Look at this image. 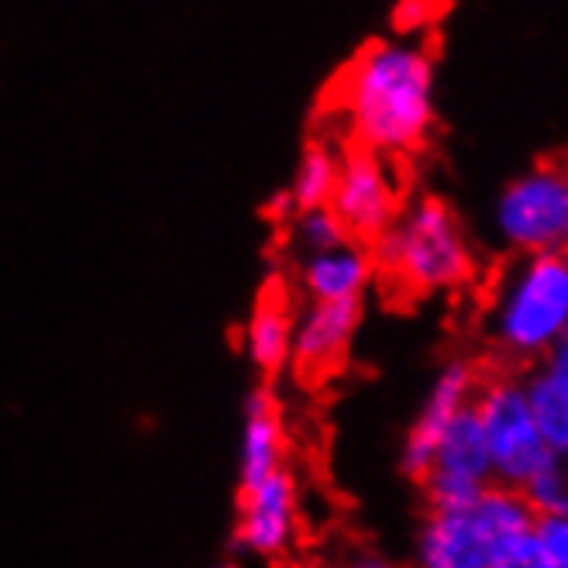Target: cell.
<instances>
[{"instance_id": "6da1fadb", "label": "cell", "mask_w": 568, "mask_h": 568, "mask_svg": "<svg viewBox=\"0 0 568 568\" xmlns=\"http://www.w3.org/2000/svg\"><path fill=\"white\" fill-rule=\"evenodd\" d=\"M438 70L417 39H376L345 65L334 100L352 131V145L393 162L420 152L438 124Z\"/></svg>"}, {"instance_id": "7a4b0ae2", "label": "cell", "mask_w": 568, "mask_h": 568, "mask_svg": "<svg viewBox=\"0 0 568 568\" xmlns=\"http://www.w3.org/2000/svg\"><path fill=\"white\" fill-rule=\"evenodd\" d=\"M486 342L499 362L534 369L568 334V255H517L499 270L489 307Z\"/></svg>"}, {"instance_id": "3957f363", "label": "cell", "mask_w": 568, "mask_h": 568, "mask_svg": "<svg viewBox=\"0 0 568 568\" xmlns=\"http://www.w3.org/2000/svg\"><path fill=\"white\" fill-rule=\"evenodd\" d=\"M376 270L407 293H452L476 276V252L458 214L442 196H417L404 204L393 227L373 245Z\"/></svg>"}, {"instance_id": "277c9868", "label": "cell", "mask_w": 568, "mask_h": 568, "mask_svg": "<svg viewBox=\"0 0 568 568\" xmlns=\"http://www.w3.org/2000/svg\"><path fill=\"white\" fill-rule=\"evenodd\" d=\"M538 524L520 489L489 486L479 504L455 514H427L417 527V568H493L496 551Z\"/></svg>"}, {"instance_id": "5b68a950", "label": "cell", "mask_w": 568, "mask_h": 568, "mask_svg": "<svg viewBox=\"0 0 568 568\" xmlns=\"http://www.w3.org/2000/svg\"><path fill=\"white\" fill-rule=\"evenodd\" d=\"M493 227L514 255H568V162L517 173L496 196Z\"/></svg>"}, {"instance_id": "8992f818", "label": "cell", "mask_w": 568, "mask_h": 568, "mask_svg": "<svg viewBox=\"0 0 568 568\" xmlns=\"http://www.w3.org/2000/svg\"><path fill=\"white\" fill-rule=\"evenodd\" d=\"M473 407L483 424V438L493 462V483L507 489H527V483L541 473L551 448L541 438V427L527 404L524 376L496 373L479 379Z\"/></svg>"}, {"instance_id": "52a82bcc", "label": "cell", "mask_w": 568, "mask_h": 568, "mask_svg": "<svg viewBox=\"0 0 568 568\" xmlns=\"http://www.w3.org/2000/svg\"><path fill=\"white\" fill-rule=\"evenodd\" d=\"M327 207L338 214L352 242L373 248L404 211V180H399L396 162L348 145L342 152L338 183H334Z\"/></svg>"}, {"instance_id": "ba28073f", "label": "cell", "mask_w": 568, "mask_h": 568, "mask_svg": "<svg viewBox=\"0 0 568 568\" xmlns=\"http://www.w3.org/2000/svg\"><path fill=\"white\" fill-rule=\"evenodd\" d=\"M493 486V462L483 438V424L476 407H465L445 438L434 448L430 469L420 479L427 514H455L479 504V496Z\"/></svg>"}, {"instance_id": "9c48e42d", "label": "cell", "mask_w": 568, "mask_h": 568, "mask_svg": "<svg viewBox=\"0 0 568 568\" xmlns=\"http://www.w3.org/2000/svg\"><path fill=\"white\" fill-rule=\"evenodd\" d=\"M479 379L483 376L476 369V362L465 355H455L442 365L410 430H407V438H404V455H399V469H404V476H410L414 483H420L427 476L434 448H438V442L445 438L452 420L476 399Z\"/></svg>"}, {"instance_id": "30bf717a", "label": "cell", "mask_w": 568, "mask_h": 568, "mask_svg": "<svg viewBox=\"0 0 568 568\" xmlns=\"http://www.w3.org/2000/svg\"><path fill=\"white\" fill-rule=\"evenodd\" d=\"M296 534V486L283 469L252 489H239L235 548L255 558H280Z\"/></svg>"}, {"instance_id": "8fae6325", "label": "cell", "mask_w": 568, "mask_h": 568, "mask_svg": "<svg viewBox=\"0 0 568 568\" xmlns=\"http://www.w3.org/2000/svg\"><path fill=\"white\" fill-rule=\"evenodd\" d=\"M358 321L362 300H352V304H311L293 324V369L304 379L331 376L345 362Z\"/></svg>"}, {"instance_id": "7c38bea8", "label": "cell", "mask_w": 568, "mask_h": 568, "mask_svg": "<svg viewBox=\"0 0 568 568\" xmlns=\"http://www.w3.org/2000/svg\"><path fill=\"white\" fill-rule=\"evenodd\" d=\"M286 434L280 399L270 386H255L245 396V424L239 448V489H252L270 476L283 473L286 465Z\"/></svg>"}, {"instance_id": "4fadbf2b", "label": "cell", "mask_w": 568, "mask_h": 568, "mask_svg": "<svg viewBox=\"0 0 568 568\" xmlns=\"http://www.w3.org/2000/svg\"><path fill=\"white\" fill-rule=\"evenodd\" d=\"M373 276V248L358 242H345L331 252L300 258V286L307 290L311 304H352V300H362Z\"/></svg>"}, {"instance_id": "5bb4252c", "label": "cell", "mask_w": 568, "mask_h": 568, "mask_svg": "<svg viewBox=\"0 0 568 568\" xmlns=\"http://www.w3.org/2000/svg\"><path fill=\"white\" fill-rule=\"evenodd\" d=\"M293 311L283 283H270L262 290L258 304L248 317V331H245V352L248 362L262 376H276L283 365H290V348H293Z\"/></svg>"}, {"instance_id": "9a60e30c", "label": "cell", "mask_w": 568, "mask_h": 568, "mask_svg": "<svg viewBox=\"0 0 568 568\" xmlns=\"http://www.w3.org/2000/svg\"><path fill=\"white\" fill-rule=\"evenodd\" d=\"M527 404L541 427V438L555 455H568V369L541 362L524 376Z\"/></svg>"}, {"instance_id": "2e32d148", "label": "cell", "mask_w": 568, "mask_h": 568, "mask_svg": "<svg viewBox=\"0 0 568 568\" xmlns=\"http://www.w3.org/2000/svg\"><path fill=\"white\" fill-rule=\"evenodd\" d=\"M338 162H342V152H334L331 142L317 139L304 149V155H300V162H296L293 183L286 190L293 214L331 204L334 183H338Z\"/></svg>"}, {"instance_id": "e0dca14e", "label": "cell", "mask_w": 568, "mask_h": 568, "mask_svg": "<svg viewBox=\"0 0 568 568\" xmlns=\"http://www.w3.org/2000/svg\"><path fill=\"white\" fill-rule=\"evenodd\" d=\"M290 239H293V245L300 252H304V258L307 255L331 252V248L352 242L345 224L338 221V214H334L331 207H314V211L293 214V221H290Z\"/></svg>"}, {"instance_id": "ac0fdd59", "label": "cell", "mask_w": 568, "mask_h": 568, "mask_svg": "<svg viewBox=\"0 0 568 568\" xmlns=\"http://www.w3.org/2000/svg\"><path fill=\"white\" fill-rule=\"evenodd\" d=\"M538 517H568V455H548L541 473L524 489Z\"/></svg>"}, {"instance_id": "d6986e66", "label": "cell", "mask_w": 568, "mask_h": 568, "mask_svg": "<svg viewBox=\"0 0 568 568\" xmlns=\"http://www.w3.org/2000/svg\"><path fill=\"white\" fill-rule=\"evenodd\" d=\"M493 568H555V561L545 551L538 534L527 530V534H517V538H510L504 548L496 551Z\"/></svg>"}, {"instance_id": "ffe728a7", "label": "cell", "mask_w": 568, "mask_h": 568, "mask_svg": "<svg viewBox=\"0 0 568 568\" xmlns=\"http://www.w3.org/2000/svg\"><path fill=\"white\" fill-rule=\"evenodd\" d=\"M534 534L541 538L555 568H568V517H538Z\"/></svg>"}, {"instance_id": "44dd1931", "label": "cell", "mask_w": 568, "mask_h": 568, "mask_svg": "<svg viewBox=\"0 0 568 568\" xmlns=\"http://www.w3.org/2000/svg\"><path fill=\"white\" fill-rule=\"evenodd\" d=\"M438 11V8H430V4H414V0H407V4H396L393 8V24H396V31L404 39H414L417 31L430 21V14Z\"/></svg>"}, {"instance_id": "7402d4cb", "label": "cell", "mask_w": 568, "mask_h": 568, "mask_svg": "<svg viewBox=\"0 0 568 568\" xmlns=\"http://www.w3.org/2000/svg\"><path fill=\"white\" fill-rule=\"evenodd\" d=\"M348 568H396V565L386 555H379V551H358Z\"/></svg>"}, {"instance_id": "603a6c76", "label": "cell", "mask_w": 568, "mask_h": 568, "mask_svg": "<svg viewBox=\"0 0 568 568\" xmlns=\"http://www.w3.org/2000/svg\"><path fill=\"white\" fill-rule=\"evenodd\" d=\"M548 365H555V369H568V334L561 338V345L548 355Z\"/></svg>"}, {"instance_id": "cb8c5ba5", "label": "cell", "mask_w": 568, "mask_h": 568, "mask_svg": "<svg viewBox=\"0 0 568 568\" xmlns=\"http://www.w3.org/2000/svg\"><path fill=\"white\" fill-rule=\"evenodd\" d=\"M293 568H324V565H317V561H300V565H293Z\"/></svg>"}]
</instances>
